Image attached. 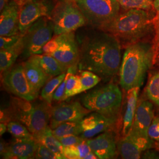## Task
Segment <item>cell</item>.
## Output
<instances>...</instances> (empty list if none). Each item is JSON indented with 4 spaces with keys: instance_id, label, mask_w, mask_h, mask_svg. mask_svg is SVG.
Segmentation results:
<instances>
[{
    "instance_id": "d4e9b609",
    "label": "cell",
    "mask_w": 159,
    "mask_h": 159,
    "mask_svg": "<svg viewBox=\"0 0 159 159\" xmlns=\"http://www.w3.org/2000/svg\"><path fill=\"white\" fill-rule=\"evenodd\" d=\"M52 131L57 139L71 135L80 136L82 133L81 120L63 123L54 129H52Z\"/></svg>"
},
{
    "instance_id": "7c38bea8",
    "label": "cell",
    "mask_w": 159,
    "mask_h": 159,
    "mask_svg": "<svg viewBox=\"0 0 159 159\" xmlns=\"http://www.w3.org/2000/svg\"><path fill=\"white\" fill-rule=\"evenodd\" d=\"M90 112V110L82 106L79 102H62L51 107L49 125L52 130L63 123L80 121Z\"/></svg>"
},
{
    "instance_id": "9c48e42d",
    "label": "cell",
    "mask_w": 159,
    "mask_h": 159,
    "mask_svg": "<svg viewBox=\"0 0 159 159\" xmlns=\"http://www.w3.org/2000/svg\"><path fill=\"white\" fill-rule=\"evenodd\" d=\"M54 34V24L49 17H43L34 22L23 34V53L26 57L43 54V49Z\"/></svg>"
},
{
    "instance_id": "52a82bcc",
    "label": "cell",
    "mask_w": 159,
    "mask_h": 159,
    "mask_svg": "<svg viewBox=\"0 0 159 159\" xmlns=\"http://www.w3.org/2000/svg\"><path fill=\"white\" fill-rule=\"evenodd\" d=\"M50 18L55 35L74 31L87 23L75 0L59 2L54 7Z\"/></svg>"
},
{
    "instance_id": "ee69618b",
    "label": "cell",
    "mask_w": 159,
    "mask_h": 159,
    "mask_svg": "<svg viewBox=\"0 0 159 159\" xmlns=\"http://www.w3.org/2000/svg\"><path fill=\"white\" fill-rule=\"evenodd\" d=\"M16 1H17V2H18V4L20 5V6H21L22 4H23L25 2H26V1H28V0H16Z\"/></svg>"
},
{
    "instance_id": "f1b7e54d",
    "label": "cell",
    "mask_w": 159,
    "mask_h": 159,
    "mask_svg": "<svg viewBox=\"0 0 159 159\" xmlns=\"http://www.w3.org/2000/svg\"><path fill=\"white\" fill-rule=\"evenodd\" d=\"M7 131L16 139H34L33 135L29 129L18 121H10L8 122Z\"/></svg>"
},
{
    "instance_id": "bcb514c9",
    "label": "cell",
    "mask_w": 159,
    "mask_h": 159,
    "mask_svg": "<svg viewBox=\"0 0 159 159\" xmlns=\"http://www.w3.org/2000/svg\"><path fill=\"white\" fill-rule=\"evenodd\" d=\"M159 20V13L158 14H156V16L155 17V19H154V21H156V20Z\"/></svg>"
},
{
    "instance_id": "4316f807",
    "label": "cell",
    "mask_w": 159,
    "mask_h": 159,
    "mask_svg": "<svg viewBox=\"0 0 159 159\" xmlns=\"http://www.w3.org/2000/svg\"><path fill=\"white\" fill-rule=\"evenodd\" d=\"M91 152L86 140L80 144L64 147V154L66 159H85Z\"/></svg>"
},
{
    "instance_id": "277c9868",
    "label": "cell",
    "mask_w": 159,
    "mask_h": 159,
    "mask_svg": "<svg viewBox=\"0 0 159 159\" xmlns=\"http://www.w3.org/2000/svg\"><path fill=\"white\" fill-rule=\"evenodd\" d=\"M51 108V105L44 100L32 103L17 97H12L9 107L1 110V122L18 121L35 136L49 125Z\"/></svg>"
},
{
    "instance_id": "6da1fadb",
    "label": "cell",
    "mask_w": 159,
    "mask_h": 159,
    "mask_svg": "<svg viewBox=\"0 0 159 159\" xmlns=\"http://www.w3.org/2000/svg\"><path fill=\"white\" fill-rule=\"evenodd\" d=\"M121 43L113 35L98 29L85 35L79 47V71L88 70L108 81L119 73Z\"/></svg>"
},
{
    "instance_id": "7bdbcfd3",
    "label": "cell",
    "mask_w": 159,
    "mask_h": 159,
    "mask_svg": "<svg viewBox=\"0 0 159 159\" xmlns=\"http://www.w3.org/2000/svg\"><path fill=\"white\" fill-rule=\"evenodd\" d=\"M10 0H0V11H1L4 6L9 2Z\"/></svg>"
},
{
    "instance_id": "4fadbf2b",
    "label": "cell",
    "mask_w": 159,
    "mask_h": 159,
    "mask_svg": "<svg viewBox=\"0 0 159 159\" xmlns=\"http://www.w3.org/2000/svg\"><path fill=\"white\" fill-rule=\"evenodd\" d=\"M154 143L149 137L140 136L129 132L118 140L117 151L122 159H140L144 151L153 148Z\"/></svg>"
},
{
    "instance_id": "b9f144b4",
    "label": "cell",
    "mask_w": 159,
    "mask_h": 159,
    "mask_svg": "<svg viewBox=\"0 0 159 159\" xmlns=\"http://www.w3.org/2000/svg\"><path fill=\"white\" fill-rule=\"evenodd\" d=\"M154 8L157 12V14L159 13V0H154Z\"/></svg>"
},
{
    "instance_id": "cb8c5ba5",
    "label": "cell",
    "mask_w": 159,
    "mask_h": 159,
    "mask_svg": "<svg viewBox=\"0 0 159 159\" xmlns=\"http://www.w3.org/2000/svg\"><path fill=\"white\" fill-rule=\"evenodd\" d=\"M144 96L159 108V69L152 70L148 74Z\"/></svg>"
},
{
    "instance_id": "3957f363",
    "label": "cell",
    "mask_w": 159,
    "mask_h": 159,
    "mask_svg": "<svg viewBox=\"0 0 159 159\" xmlns=\"http://www.w3.org/2000/svg\"><path fill=\"white\" fill-rule=\"evenodd\" d=\"M156 16L148 10L130 9L119 13L99 30L113 35L120 43L127 46L142 41L152 32Z\"/></svg>"
},
{
    "instance_id": "e0dca14e",
    "label": "cell",
    "mask_w": 159,
    "mask_h": 159,
    "mask_svg": "<svg viewBox=\"0 0 159 159\" xmlns=\"http://www.w3.org/2000/svg\"><path fill=\"white\" fill-rule=\"evenodd\" d=\"M20 6L16 0H10L1 11L0 35L11 36L20 33L19 16Z\"/></svg>"
},
{
    "instance_id": "7a4b0ae2",
    "label": "cell",
    "mask_w": 159,
    "mask_h": 159,
    "mask_svg": "<svg viewBox=\"0 0 159 159\" xmlns=\"http://www.w3.org/2000/svg\"><path fill=\"white\" fill-rule=\"evenodd\" d=\"M153 44L140 41L126 46L119 71L120 85L125 91L141 87L153 66Z\"/></svg>"
},
{
    "instance_id": "d590c367",
    "label": "cell",
    "mask_w": 159,
    "mask_h": 159,
    "mask_svg": "<svg viewBox=\"0 0 159 159\" xmlns=\"http://www.w3.org/2000/svg\"><path fill=\"white\" fill-rule=\"evenodd\" d=\"M60 142L61 143L64 147H68L73 145H75L80 144L85 142L86 140L83 139L80 136H68L63 137L58 139Z\"/></svg>"
},
{
    "instance_id": "836d02e7",
    "label": "cell",
    "mask_w": 159,
    "mask_h": 159,
    "mask_svg": "<svg viewBox=\"0 0 159 159\" xmlns=\"http://www.w3.org/2000/svg\"><path fill=\"white\" fill-rule=\"evenodd\" d=\"M70 74V71L67 70L66 73V75L62 83L57 87V90L55 91L53 96V100L57 102H62L66 100V83L68 79V75Z\"/></svg>"
},
{
    "instance_id": "e575fe53",
    "label": "cell",
    "mask_w": 159,
    "mask_h": 159,
    "mask_svg": "<svg viewBox=\"0 0 159 159\" xmlns=\"http://www.w3.org/2000/svg\"><path fill=\"white\" fill-rule=\"evenodd\" d=\"M148 136L154 142H159V116L154 117L148 130Z\"/></svg>"
},
{
    "instance_id": "484cf974",
    "label": "cell",
    "mask_w": 159,
    "mask_h": 159,
    "mask_svg": "<svg viewBox=\"0 0 159 159\" xmlns=\"http://www.w3.org/2000/svg\"><path fill=\"white\" fill-rule=\"evenodd\" d=\"M66 75V73H64L52 79H50L46 83L41 92V96L43 100L51 105L53 100L54 94L57 90V87L65 79Z\"/></svg>"
},
{
    "instance_id": "4dcf8cb0",
    "label": "cell",
    "mask_w": 159,
    "mask_h": 159,
    "mask_svg": "<svg viewBox=\"0 0 159 159\" xmlns=\"http://www.w3.org/2000/svg\"><path fill=\"white\" fill-rule=\"evenodd\" d=\"M120 5L127 10H150L154 7V0H118Z\"/></svg>"
},
{
    "instance_id": "f6af8a7d",
    "label": "cell",
    "mask_w": 159,
    "mask_h": 159,
    "mask_svg": "<svg viewBox=\"0 0 159 159\" xmlns=\"http://www.w3.org/2000/svg\"><path fill=\"white\" fill-rule=\"evenodd\" d=\"M156 148L159 151V142L156 143Z\"/></svg>"
},
{
    "instance_id": "d6a6232c",
    "label": "cell",
    "mask_w": 159,
    "mask_h": 159,
    "mask_svg": "<svg viewBox=\"0 0 159 159\" xmlns=\"http://www.w3.org/2000/svg\"><path fill=\"white\" fill-rule=\"evenodd\" d=\"M23 34L13 35L11 36H1L0 37V49L3 50L8 48L15 45L17 42L23 37Z\"/></svg>"
},
{
    "instance_id": "f35d334b",
    "label": "cell",
    "mask_w": 159,
    "mask_h": 159,
    "mask_svg": "<svg viewBox=\"0 0 159 159\" xmlns=\"http://www.w3.org/2000/svg\"><path fill=\"white\" fill-rule=\"evenodd\" d=\"M159 67V45L154 49L153 66Z\"/></svg>"
},
{
    "instance_id": "30bf717a",
    "label": "cell",
    "mask_w": 159,
    "mask_h": 159,
    "mask_svg": "<svg viewBox=\"0 0 159 159\" xmlns=\"http://www.w3.org/2000/svg\"><path fill=\"white\" fill-rule=\"evenodd\" d=\"M2 83L7 91L27 101H34L39 95L27 79L23 63L12 66L5 71Z\"/></svg>"
},
{
    "instance_id": "603a6c76",
    "label": "cell",
    "mask_w": 159,
    "mask_h": 159,
    "mask_svg": "<svg viewBox=\"0 0 159 159\" xmlns=\"http://www.w3.org/2000/svg\"><path fill=\"white\" fill-rule=\"evenodd\" d=\"M30 57H32L46 74L51 78L64 73H67L66 70L57 59L50 55L43 53L33 55Z\"/></svg>"
},
{
    "instance_id": "44dd1931",
    "label": "cell",
    "mask_w": 159,
    "mask_h": 159,
    "mask_svg": "<svg viewBox=\"0 0 159 159\" xmlns=\"http://www.w3.org/2000/svg\"><path fill=\"white\" fill-rule=\"evenodd\" d=\"M33 137L37 142L43 144L56 154L58 159H66L64 154V146L57 137L53 134L50 125H48L46 129L39 134Z\"/></svg>"
},
{
    "instance_id": "7402d4cb",
    "label": "cell",
    "mask_w": 159,
    "mask_h": 159,
    "mask_svg": "<svg viewBox=\"0 0 159 159\" xmlns=\"http://www.w3.org/2000/svg\"><path fill=\"white\" fill-rule=\"evenodd\" d=\"M24 50L23 37L17 43L8 48L0 51V70L1 74L11 67Z\"/></svg>"
},
{
    "instance_id": "d6986e66",
    "label": "cell",
    "mask_w": 159,
    "mask_h": 159,
    "mask_svg": "<svg viewBox=\"0 0 159 159\" xmlns=\"http://www.w3.org/2000/svg\"><path fill=\"white\" fill-rule=\"evenodd\" d=\"M23 64L30 83L34 89L39 93L40 89L45 85L46 83L51 77L46 74L39 64L31 57H29L27 60L23 63Z\"/></svg>"
},
{
    "instance_id": "f546056e",
    "label": "cell",
    "mask_w": 159,
    "mask_h": 159,
    "mask_svg": "<svg viewBox=\"0 0 159 159\" xmlns=\"http://www.w3.org/2000/svg\"><path fill=\"white\" fill-rule=\"evenodd\" d=\"M80 72V80L83 91L91 89L102 80L98 75L90 71L83 70Z\"/></svg>"
},
{
    "instance_id": "ac0fdd59",
    "label": "cell",
    "mask_w": 159,
    "mask_h": 159,
    "mask_svg": "<svg viewBox=\"0 0 159 159\" xmlns=\"http://www.w3.org/2000/svg\"><path fill=\"white\" fill-rule=\"evenodd\" d=\"M37 142L34 139H16L8 144L3 159H35Z\"/></svg>"
},
{
    "instance_id": "8fae6325",
    "label": "cell",
    "mask_w": 159,
    "mask_h": 159,
    "mask_svg": "<svg viewBox=\"0 0 159 159\" xmlns=\"http://www.w3.org/2000/svg\"><path fill=\"white\" fill-rule=\"evenodd\" d=\"M54 7L48 0H28L20 6L19 30L24 34L37 20L51 17Z\"/></svg>"
},
{
    "instance_id": "1f68e13d",
    "label": "cell",
    "mask_w": 159,
    "mask_h": 159,
    "mask_svg": "<svg viewBox=\"0 0 159 159\" xmlns=\"http://www.w3.org/2000/svg\"><path fill=\"white\" fill-rule=\"evenodd\" d=\"M35 159H58L57 155L43 144L37 143Z\"/></svg>"
},
{
    "instance_id": "ffe728a7",
    "label": "cell",
    "mask_w": 159,
    "mask_h": 159,
    "mask_svg": "<svg viewBox=\"0 0 159 159\" xmlns=\"http://www.w3.org/2000/svg\"><path fill=\"white\" fill-rule=\"evenodd\" d=\"M140 87H135L127 91L125 113L123 119L122 134L125 136L131 130L136 111Z\"/></svg>"
},
{
    "instance_id": "5b68a950",
    "label": "cell",
    "mask_w": 159,
    "mask_h": 159,
    "mask_svg": "<svg viewBox=\"0 0 159 159\" xmlns=\"http://www.w3.org/2000/svg\"><path fill=\"white\" fill-rule=\"evenodd\" d=\"M122 93L117 84L110 82L86 93L81 97L85 108L111 119L119 120L122 104Z\"/></svg>"
},
{
    "instance_id": "ab89813d",
    "label": "cell",
    "mask_w": 159,
    "mask_h": 159,
    "mask_svg": "<svg viewBox=\"0 0 159 159\" xmlns=\"http://www.w3.org/2000/svg\"><path fill=\"white\" fill-rule=\"evenodd\" d=\"M7 130V123L1 122L0 124V135L1 136L4 134Z\"/></svg>"
},
{
    "instance_id": "74e56055",
    "label": "cell",
    "mask_w": 159,
    "mask_h": 159,
    "mask_svg": "<svg viewBox=\"0 0 159 159\" xmlns=\"http://www.w3.org/2000/svg\"><path fill=\"white\" fill-rule=\"evenodd\" d=\"M154 29L156 30V36L154 43V50L159 45V20L154 21Z\"/></svg>"
},
{
    "instance_id": "60d3db41",
    "label": "cell",
    "mask_w": 159,
    "mask_h": 159,
    "mask_svg": "<svg viewBox=\"0 0 159 159\" xmlns=\"http://www.w3.org/2000/svg\"><path fill=\"white\" fill-rule=\"evenodd\" d=\"M7 145H8V144H7L4 142L1 141V143H0V154H1V156L3 154L6 152L7 148Z\"/></svg>"
},
{
    "instance_id": "83f0119b",
    "label": "cell",
    "mask_w": 159,
    "mask_h": 159,
    "mask_svg": "<svg viewBox=\"0 0 159 159\" xmlns=\"http://www.w3.org/2000/svg\"><path fill=\"white\" fill-rule=\"evenodd\" d=\"M68 70L70 71V74L67 80L66 89V97L67 99L83 92L79 75L75 74L77 69L70 68Z\"/></svg>"
},
{
    "instance_id": "8d00e7d4",
    "label": "cell",
    "mask_w": 159,
    "mask_h": 159,
    "mask_svg": "<svg viewBox=\"0 0 159 159\" xmlns=\"http://www.w3.org/2000/svg\"><path fill=\"white\" fill-rule=\"evenodd\" d=\"M149 148L144 151L142 154V158L143 159H159V150Z\"/></svg>"
},
{
    "instance_id": "ba28073f",
    "label": "cell",
    "mask_w": 159,
    "mask_h": 159,
    "mask_svg": "<svg viewBox=\"0 0 159 159\" xmlns=\"http://www.w3.org/2000/svg\"><path fill=\"white\" fill-rule=\"evenodd\" d=\"M87 23L97 29L111 21L120 12L118 0H75Z\"/></svg>"
},
{
    "instance_id": "5bb4252c",
    "label": "cell",
    "mask_w": 159,
    "mask_h": 159,
    "mask_svg": "<svg viewBox=\"0 0 159 159\" xmlns=\"http://www.w3.org/2000/svg\"><path fill=\"white\" fill-rule=\"evenodd\" d=\"M86 142L98 159H114L117 156L118 140L114 129L106 131L95 138L87 139Z\"/></svg>"
},
{
    "instance_id": "9a60e30c",
    "label": "cell",
    "mask_w": 159,
    "mask_h": 159,
    "mask_svg": "<svg viewBox=\"0 0 159 159\" xmlns=\"http://www.w3.org/2000/svg\"><path fill=\"white\" fill-rule=\"evenodd\" d=\"M118 121L108 118L101 114L93 112L81 120L82 133L80 136L87 140L97 134L114 129Z\"/></svg>"
},
{
    "instance_id": "7dc6e473",
    "label": "cell",
    "mask_w": 159,
    "mask_h": 159,
    "mask_svg": "<svg viewBox=\"0 0 159 159\" xmlns=\"http://www.w3.org/2000/svg\"><path fill=\"white\" fill-rule=\"evenodd\" d=\"M157 114H158V115H157V116H159V112H158V113H157Z\"/></svg>"
},
{
    "instance_id": "8992f818",
    "label": "cell",
    "mask_w": 159,
    "mask_h": 159,
    "mask_svg": "<svg viewBox=\"0 0 159 159\" xmlns=\"http://www.w3.org/2000/svg\"><path fill=\"white\" fill-rule=\"evenodd\" d=\"M43 51L57 59L66 71L70 68L78 70L79 46L74 31L55 35L43 47Z\"/></svg>"
},
{
    "instance_id": "2e32d148",
    "label": "cell",
    "mask_w": 159,
    "mask_h": 159,
    "mask_svg": "<svg viewBox=\"0 0 159 159\" xmlns=\"http://www.w3.org/2000/svg\"><path fill=\"white\" fill-rule=\"evenodd\" d=\"M154 104L148 99L138 100L136 111L130 133L148 137V130L154 116Z\"/></svg>"
}]
</instances>
